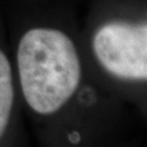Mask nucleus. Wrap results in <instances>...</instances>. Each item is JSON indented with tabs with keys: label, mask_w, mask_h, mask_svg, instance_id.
Here are the masks:
<instances>
[{
	"label": "nucleus",
	"mask_w": 147,
	"mask_h": 147,
	"mask_svg": "<svg viewBox=\"0 0 147 147\" xmlns=\"http://www.w3.org/2000/svg\"><path fill=\"white\" fill-rule=\"evenodd\" d=\"M16 60L24 98L39 115L61 109L79 87V53L71 38L59 30L27 31L19 42Z\"/></svg>",
	"instance_id": "obj_1"
},
{
	"label": "nucleus",
	"mask_w": 147,
	"mask_h": 147,
	"mask_svg": "<svg viewBox=\"0 0 147 147\" xmlns=\"http://www.w3.org/2000/svg\"><path fill=\"white\" fill-rule=\"evenodd\" d=\"M93 50L104 68L121 79H147V25L112 22L93 38Z\"/></svg>",
	"instance_id": "obj_2"
},
{
	"label": "nucleus",
	"mask_w": 147,
	"mask_h": 147,
	"mask_svg": "<svg viewBox=\"0 0 147 147\" xmlns=\"http://www.w3.org/2000/svg\"><path fill=\"white\" fill-rule=\"evenodd\" d=\"M14 101V89L9 60L0 50V137L3 135L10 120Z\"/></svg>",
	"instance_id": "obj_3"
},
{
	"label": "nucleus",
	"mask_w": 147,
	"mask_h": 147,
	"mask_svg": "<svg viewBox=\"0 0 147 147\" xmlns=\"http://www.w3.org/2000/svg\"><path fill=\"white\" fill-rule=\"evenodd\" d=\"M69 140L71 141L72 143H79L80 140H81V136H80L79 133H72V134H70L69 135Z\"/></svg>",
	"instance_id": "obj_4"
}]
</instances>
